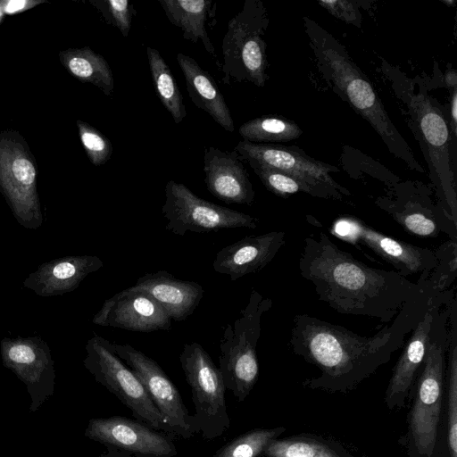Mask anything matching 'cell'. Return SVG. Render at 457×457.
<instances>
[{"label":"cell","mask_w":457,"mask_h":457,"mask_svg":"<svg viewBox=\"0 0 457 457\" xmlns=\"http://www.w3.org/2000/svg\"><path fill=\"white\" fill-rule=\"evenodd\" d=\"M162 214L165 228L178 236L187 232L208 233L224 228H256V217L200 198L182 183L170 180L165 186Z\"/></svg>","instance_id":"8fae6325"},{"label":"cell","mask_w":457,"mask_h":457,"mask_svg":"<svg viewBox=\"0 0 457 457\" xmlns=\"http://www.w3.org/2000/svg\"><path fill=\"white\" fill-rule=\"evenodd\" d=\"M436 263L427 281L437 293L450 288L457 277V241L449 239L435 251Z\"/></svg>","instance_id":"d6a6232c"},{"label":"cell","mask_w":457,"mask_h":457,"mask_svg":"<svg viewBox=\"0 0 457 457\" xmlns=\"http://www.w3.org/2000/svg\"><path fill=\"white\" fill-rule=\"evenodd\" d=\"M272 304L270 298L253 289L245 307L223 329L219 368L226 389L231 391L238 402L245 400L258 380L256 348L261 336V321Z\"/></svg>","instance_id":"8992f818"},{"label":"cell","mask_w":457,"mask_h":457,"mask_svg":"<svg viewBox=\"0 0 457 457\" xmlns=\"http://www.w3.org/2000/svg\"><path fill=\"white\" fill-rule=\"evenodd\" d=\"M146 56L156 94L175 123L179 124L187 116V111L176 79L169 65L156 49L147 46Z\"/></svg>","instance_id":"f1b7e54d"},{"label":"cell","mask_w":457,"mask_h":457,"mask_svg":"<svg viewBox=\"0 0 457 457\" xmlns=\"http://www.w3.org/2000/svg\"><path fill=\"white\" fill-rule=\"evenodd\" d=\"M375 204L411 235L434 238L445 233L457 241V226L432 200L430 188L422 183H394Z\"/></svg>","instance_id":"7c38bea8"},{"label":"cell","mask_w":457,"mask_h":457,"mask_svg":"<svg viewBox=\"0 0 457 457\" xmlns=\"http://www.w3.org/2000/svg\"><path fill=\"white\" fill-rule=\"evenodd\" d=\"M3 364L24 383L30 396L29 411L36 412L54 394L55 371L51 350L42 338H4L0 343Z\"/></svg>","instance_id":"e0dca14e"},{"label":"cell","mask_w":457,"mask_h":457,"mask_svg":"<svg viewBox=\"0 0 457 457\" xmlns=\"http://www.w3.org/2000/svg\"><path fill=\"white\" fill-rule=\"evenodd\" d=\"M397 96L407 107L411 127L421 147L436 191V204L457 226V191L452 137L448 122L436 100L404 83L394 86Z\"/></svg>","instance_id":"277c9868"},{"label":"cell","mask_w":457,"mask_h":457,"mask_svg":"<svg viewBox=\"0 0 457 457\" xmlns=\"http://www.w3.org/2000/svg\"><path fill=\"white\" fill-rule=\"evenodd\" d=\"M37 168L25 142L16 132L0 134V191L14 218L26 228L44 221L37 189Z\"/></svg>","instance_id":"30bf717a"},{"label":"cell","mask_w":457,"mask_h":457,"mask_svg":"<svg viewBox=\"0 0 457 457\" xmlns=\"http://www.w3.org/2000/svg\"><path fill=\"white\" fill-rule=\"evenodd\" d=\"M434 291L428 281L393 320L371 337L360 336L338 324L308 314L293 319L289 344L292 352L314 365L320 375L302 386L328 393H348L388 362L405 336L424 313Z\"/></svg>","instance_id":"6da1fadb"},{"label":"cell","mask_w":457,"mask_h":457,"mask_svg":"<svg viewBox=\"0 0 457 457\" xmlns=\"http://www.w3.org/2000/svg\"><path fill=\"white\" fill-rule=\"evenodd\" d=\"M131 287L151 295L177 321L185 320L194 312L204 293L197 282L178 279L164 270L145 273Z\"/></svg>","instance_id":"603a6c76"},{"label":"cell","mask_w":457,"mask_h":457,"mask_svg":"<svg viewBox=\"0 0 457 457\" xmlns=\"http://www.w3.org/2000/svg\"><path fill=\"white\" fill-rule=\"evenodd\" d=\"M234 150L242 161L263 164L304 180L318 191L320 198L344 201L351 195L350 191L331 176L338 171L337 168L308 156L295 146L242 140Z\"/></svg>","instance_id":"5bb4252c"},{"label":"cell","mask_w":457,"mask_h":457,"mask_svg":"<svg viewBox=\"0 0 457 457\" xmlns=\"http://www.w3.org/2000/svg\"><path fill=\"white\" fill-rule=\"evenodd\" d=\"M85 436L135 457H175L174 436L137 419L114 415L88 420Z\"/></svg>","instance_id":"2e32d148"},{"label":"cell","mask_w":457,"mask_h":457,"mask_svg":"<svg viewBox=\"0 0 457 457\" xmlns=\"http://www.w3.org/2000/svg\"><path fill=\"white\" fill-rule=\"evenodd\" d=\"M453 300L441 308L433 322L409 413L410 440L415 451L424 457H431L436 445L445 383L449 318Z\"/></svg>","instance_id":"5b68a950"},{"label":"cell","mask_w":457,"mask_h":457,"mask_svg":"<svg viewBox=\"0 0 457 457\" xmlns=\"http://www.w3.org/2000/svg\"><path fill=\"white\" fill-rule=\"evenodd\" d=\"M59 59L62 66L76 79L93 84L106 96L112 95L113 75L104 56L85 46L62 50L59 54Z\"/></svg>","instance_id":"484cf974"},{"label":"cell","mask_w":457,"mask_h":457,"mask_svg":"<svg viewBox=\"0 0 457 457\" xmlns=\"http://www.w3.org/2000/svg\"><path fill=\"white\" fill-rule=\"evenodd\" d=\"M204 183L216 198L228 204L251 206L254 189L238 154L209 146L204 154Z\"/></svg>","instance_id":"ffe728a7"},{"label":"cell","mask_w":457,"mask_h":457,"mask_svg":"<svg viewBox=\"0 0 457 457\" xmlns=\"http://www.w3.org/2000/svg\"><path fill=\"white\" fill-rule=\"evenodd\" d=\"M450 128L453 137L457 135V87L452 89L450 97Z\"/></svg>","instance_id":"74e56055"},{"label":"cell","mask_w":457,"mask_h":457,"mask_svg":"<svg viewBox=\"0 0 457 457\" xmlns=\"http://www.w3.org/2000/svg\"><path fill=\"white\" fill-rule=\"evenodd\" d=\"M76 123L81 144L91 163L95 166L104 164L112 154L111 141L88 123L80 120Z\"/></svg>","instance_id":"836d02e7"},{"label":"cell","mask_w":457,"mask_h":457,"mask_svg":"<svg viewBox=\"0 0 457 457\" xmlns=\"http://www.w3.org/2000/svg\"><path fill=\"white\" fill-rule=\"evenodd\" d=\"M166 17L182 31L184 39L196 44L203 42L206 52L216 56L215 48L205 29L207 14L212 4L210 0H159Z\"/></svg>","instance_id":"d4e9b609"},{"label":"cell","mask_w":457,"mask_h":457,"mask_svg":"<svg viewBox=\"0 0 457 457\" xmlns=\"http://www.w3.org/2000/svg\"><path fill=\"white\" fill-rule=\"evenodd\" d=\"M111 347L139 378L165 420L170 435L189 439L198 434L195 418L188 412L177 386L154 360L128 344L111 342Z\"/></svg>","instance_id":"4fadbf2b"},{"label":"cell","mask_w":457,"mask_h":457,"mask_svg":"<svg viewBox=\"0 0 457 457\" xmlns=\"http://www.w3.org/2000/svg\"><path fill=\"white\" fill-rule=\"evenodd\" d=\"M318 4L334 17L356 27H361V15L356 1L322 0Z\"/></svg>","instance_id":"d590c367"},{"label":"cell","mask_w":457,"mask_h":457,"mask_svg":"<svg viewBox=\"0 0 457 457\" xmlns=\"http://www.w3.org/2000/svg\"><path fill=\"white\" fill-rule=\"evenodd\" d=\"M238 133L247 142L277 144L298 138L303 131L295 121L286 118L262 116L243 123Z\"/></svg>","instance_id":"f546056e"},{"label":"cell","mask_w":457,"mask_h":457,"mask_svg":"<svg viewBox=\"0 0 457 457\" xmlns=\"http://www.w3.org/2000/svg\"><path fill=\"white\" fill-rule=\"evenodd\" d=\"M92 321L137 332L169 330L171 325L170 316L151 295L131 287L106 299Z\"/></svg>","instance_id":"d6986e66"},{"label":"cell","mask_w":457,"mask_h":457,"mask_svg":"<svg viewBox=\"0 0 457 457\" xmlns=\"http://www.w3.org/2000/svg\"><path fill=\"white\" fill-rule=\"evenodd\" d=\"M85 368L96 382L113 394L135 419L170 435L165 420L151 400L145 386L125 362L113 352L111 342L93 335L86 345Z\"/></svg>","instance_id":"ba28073f"},{"label":"cell","mask_w":457,"mask_h":457,"mask_svg":"<svg viewBox=\"0 0 457 457\" xmlns=\"http://www.w3.org/2000/svg\"><path fill=\"white\" fill-rule=\"evenodd\" d=\"M42 3V0H4L0 1V10L5 14H17Z\"/></svg>","instance_id":"8d00e7d4"},{"label":"cell","mask_w":457,"mask_h":457,"mask_svg":"<svg viewBox=\"0 0 457 457\" xmlns=\"http://www.w3.org/2000/svg\"><path fill=\"white\" fill-rule=\"evenodd\" d=\"M99 457H135L133 455L121 453L119 451L107 449V452L99 455Z\"/></svg>","instance_id":"ab89813d"},{"label":"cell","mask_w":457,"mask_h":457,"mask_svg":"<svg viewBox=\"0 0 457 457\" xmlns=\"http://www.w3.org/2000/svg\"><path fill=\"white\" fill-rule=\"evenodd\" d=\"M268 25V12L260 0H245L241 11L229 20L221 45L224 84L265 85L268 60L263 36Z\"/></svg>","instance_id":"52a82bcc"},{"label":"cell","mask_w":457,"mask_h":457,"mask_svg":"<svg viewBox=\"0 0 457 457\" xmlns=\"http://www.w3.org/2000/svg\"><path fill=\"white\" fill-rule=\"evenodd\" d=\"M447 444L450 457H457V301L452 302L446 353Z\"/></svg>","instance_id":"83f0119b"},{"label":"cell","mask_w":457,"mask_h":457,"mask_svg":"<svg viewBox=\"0 0 457 457\" xmlns=\"http://www.w3.org/2000/svg\"><path fill=\"white\" fill-rule=\"evenodd\" d=\"M179 362L192 391L198 433L207 440L221 436L229 428L230 419L220 368L198 343L184 345Z\"/></svg>","instance_id":"9c48e42d"},{"label":"cell","mask_w":457,"mask_h":457,"mask_svg":"<svg viewBox=\"0 0 457 457\" xmlns=\"http://www.w3.org/2000/svg\"><path fill=\"white\" fill-rule=\"evenodd\" d=\"M247 163L259 177L263 186L278 196L287 197L290 195L303 192L320 198L315 188L297 177L257 162Z\"/></svg>","instance_id":"1f68e13d"},{"label":"cell","mask_w":457,"mask_h":457,"mask_svg":"<svg viewBox=\"0 0 457 457\" xmlns=\"http://www.w3.org/2000/svg\"><path fill=\"white\" fill-rule=\"evenodd\" d=\"M265 457H354L337 441L313 434L278 437L268 445Z\"/></svg>","instance_id":"4316f807"},{"label":"cell","mask_w":457,"mask_h":457,"mask_svg":"<svg viewBox=\"0 0 457 457\" xmlns=\"http://www.w3.org/2000/svg\"><path fill=\"white\" fill-rule=\"evenodd\" d=\"M454 297L453 288L434 294L424 313L411 331V336L393 368L386 390L384 403L389 410L403 408L411 396L423 363L433 322L441 308Z\"/></svg>","instance_id":"ac0fdd59"},{"label":"cell","mask_w":457,"mask_h":457,"mask_svg":"<svg viewBox=\"0 0 457 457\" xmlns=\"http://www.w3.org/2000/svg\"><path fill=\"white\" fill-rule=\"evenodd\" d=\"M305 32L322 78L381 137L389 152L418 172L424 168L388 116L368 77L353 61L345 46L324 28L303 17Z\"/></svg>","instance_id":"3957f363"},{"label":"cell","mask_w":457,"mask_h":457,"mask_svg":"<svg viewBox=\"0 0 457 457\" xmlns=\"http://www.w3.org/2000/svg\"><path fill=\"white\" fill-rule=\"evenodd\" d=\"M333 232L345 241L366 246L404 278L419 274L418 281L427 280L436 263L433 250L390 237L357 217H340Z\"/></svg>","instance_id":"9a60e30c"},{"label":"cell","mask_w":457,"mask_h":457,"mask_svg":"<svg viewBox=\"0 0 457 457\" xmlns=\"http://www.w3.org/2000/svg\"><path fill=\"white\" fill-rule=\"evenodd\" d=\"M286 430L285 427L248 430L217 449L212 457H265V451L270 442Z\"/></svg>","instance_id":"4dcf8cb0"},{"label":"cell","mask_w":457,"mask_h":457,"mask_svg":"<svg viewBox=\"0 0 457 457\" xmlns=\"http://www.w3.org/2000/svg\"><path fill=\"white\" fill-rule=\"evenodd\" d=\"M286 244L285 231L247 236L224 246L216 254L213 270L231 281L265 268Z\"/></svg>","instance_id":"44dd1931"},{"label":"cell","mask_w":457,"mask_h":457,"mask_svg":"<svg viewBox=\"0 0 457 457\" xmlns=\"http://www.w3.org/2000/svg\"><path fill=\"white\" fill-rule=\"evenodd\" d=\"M91 4L103 14L105 21L116 27L123 37H128L136 14L133 4L128 0L94 1Z\"/></svg>","instance_id":"e575fe53"},{"label":"cell","mask_w":457,"mask_h":457,"mask_svg":"<svg viewBox=\"0 0 457 457\" xmlns=\"http://www.w3.org/2000/svg\"><path fill=\"white\" fill-rule=\"evenodd\" d=\"M103 261L96 255H70L42 263L23 281V286L43 297L74 291L89 274L100 270Z\"/></svg>","instance_id":"7402d4cb"},{"label":"cell","mask_w":457,"mask_h":457,"mask_svg":"<svg viewBox=\"0 0 457 457\" xmlns=\"http://www.w3.org/2000/svg\"><path fill=\"white\" fill-rule=\"evenodd\" d=\"M445 85L449 88L457 87V74L455 70L447 71L445 75Z\"/></svg>","instance_id":"f35d334b"},{"label":"cell","mask_w":457,"mask_h":457,"mask_svg":"<svg viewBox=\"0 0 457 457\" xmlns=\"http://www.w3.org/2000/svg\"><path fill=\"white\" fill-rule=\"evenodd\" d=\"M177 62L193 104L207 112L222 129L233 132L235 125L231 112L213 78L188 55L179 53Z\"/></svg>","instance_id":"cb8c5ba5"},{"label":"cell","mask_w":457,"mask_h":457,"mask_svg":"<svg viewBox=\"0 0 457 457\" xmlns=\"http://www.w3.org/2000/svg\"><path fill=\"white\" fill-rule=\"evenodd\" d=\"M299 272L320 301L337 312L393 320L422 289L395 270L370 267L342 250L323 231L308 236L299 258Z\"/></svg>","instance_id":"7a4b0ae2"}]
</instances>
